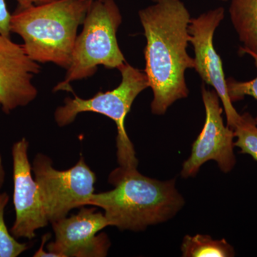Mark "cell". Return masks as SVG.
<instances>
[{"label":"cell","mask_w":257,"mask_h":257,"mask_svg":"<svg viewBox=\"0 0 257 257\" xmlns=\"http://www.w3.org/2000/svg\"><path fill=\"white\" fill-rule=\"evenodd\" d=\"M108 181L114 188L94 193L88 206L101 208L109 226L121 231H145L170 220L184 207L175 179L160 181L142 175L138 169L119 167Z\"/></svg>","instance_id":"obj_2"},{"label":"cell","mask_w":257,"mask_h":257,"mask_svg":"<svg viewBox=\"0 0 257 257\" xmlns=\"http://www.w3.org/2000/svg\"><path fill=\"white\" fill-rule=\"evenodd\" d=\"M93 0H54L20 8L12 15L10 28L24 41L29 57L66 69L72 62L77 30Z\"/></svg>","instance_id":"obj_3"},{"label":"cell","mask_w":257,"mask_h":257,"mask_svg":"<svg viewBox=\"0 0 257 257\" xmlns=\"http://www.w3.org/2000/svg\"><path fill=\"white\" fill-rule=\"evenodd\" d=\"M234 134V147L240 152L250 155L257 162V124L248 112L241 114V119L233 128Z\"/></svg>","instance_id":"obj_14"},{"label":"cell","mask_w":257,"mask_h":257,"mask_svg":"<svg viewBox=\"0 0 257 257\" xmlns=\"http://www.w3.org/2000/svg\"><path fill=\"white\" fill-rule=\"evenodd\" d=\"M230 20L237 34L241 53L257 55V0H231Z\"/></svg>","instance_id":"obj_12"},{"label":"cell","mask_w":257,"mask_h":257,"mask_svg":"<svg viewBox=\"0 0 257 257\" xmlns=\"http://www.w3.org/2000/svg\"><path fill=\"white\" fill-rule=\"evenodd\" d=\"M12 15L7 7L5 0H0V35L10 37Z\"/></svg>","instance_id":"obj_17"},{"label":"cell","mask_w":257,"mask_h":257,"mask_svg":"<svg viewBox=\"0 0 257 257\" xmlns=\"http://www.w3.org/2000/svg\"><path fill=\"white\" fill-rule=\"evenodd\" d=\"M152 1L155 2V3H156V2L159 1V0H152Z\"/></svg>","instance_id":"obj_23"},{"label":"cell","mask_w":257,"mask_h":257,"mask_svg":"<svg viewBox=\"0 0 257 257\" xmlns=\"http://www.w3.org/2000/svg\"><path fill=\"white\" fill-rule=\"evenodd\" d=\"M121 22L114 0H93L82 31L76 39L65 78L55 86L54 92H73L71 83L92 77L99 66L119 69L126 63L116 39Z\"/></svg>","instance_id":"obj_4"},{"label":"cell","mask_w":257,"mask_h":257,"mask_svg":"<svg viewBox=\"0 0 257 257\" xmlns=\"http://www.w3.org/2000/svg\"><path fill=\"white\" fill-rule=\"evenodd\" d=\"M254 119H255V121H256V124H257V115H256V117H254Z\"/></svg>","instance_id":"obj_22"},{"label":"cell","mask_w":257,"mask_h":257,"mask_svg":"<svg viewBox=\"0 0 257 257\" xmlns=\"http://www.w3.org/2000/svg\"><path fill=\"white\" fill-rule=\"evenodd\" d=\"M218 1L226 2L227 0H218Z\"/></svg>","instance_id":"obj_21"},{"label":"cell","mask_w":257,"mask_h":257,"mask_svg":"<svg viewBox=\"0 0 257 257\" xmlns=\"http://www.w3.org/2000/svg\"><path fill=\"white\" fill-rule=\"evenodd\" d=\"M32 170L50 223L66 217L73 209L88 206L94 194L96 175L82 156L74 167L61 171L53 167L50 157L39 153Z\"/></svg>","instance_id":"obj_6"},{"label":"cell","mask_w":257,"mask_h":257,"mask_svg":"<svg viewBox=\"0 0 257 257\" xmlns=\"http://www.w3.org/2000/svg\"><path fill=\"white\" fill-rule=\"evenodd\" d=\"M28 150L29 142L25 138L12 147L15 219L10 231L15 239L30 240L36 236L37 230L46 227L50 221L44 209L38 185L32 176Z\"/></svg>","instance_id":"obj_10"},{"label":"cell","mask_w":257,"mask_h":257,"mask_svg":"<svg viewBox=\"0 0 257 257\" xmlns=\"http://www.w3.org/2000/svg\"><path fill=\"white\" fill-rule=\"evenodd\" d=\"M18 2L20 8H28L32 5L44 4L50 3L54 0H17Z\"/></svg>","instance_id":"obj_19"},{"label":"cell","mask_w":257,"mask_h":257,"mask_svg":"<svg viewBox=\"0 0 257 257\" xmlns=\"http://www.w3.org/2000/svg\"><path fill=\"white\" fill-rule=\"evenodd\" d=\"M139 17L147 40L145 72L153 92L152 112L163 115L189 95L185 72L194 69L187 51L190 14L181 0H159L140 10Z\"/></svg>","instance_id":"obj_1"},{"label":"cell","mask_w":257,"mask_h":257,"mask_svg":"<svg viewBox=\"0 0 257 257\" xmlns=\"http://www.w3.org/2000/svg\"><path fill=\"white\" fill-rule=\"evenodd\" d=\"M84 206L74 215L51 223L55 238L47 246L54 257H104L110 240L105 233L98 234L109 223L104 214Z\"/></svg>","instance_id":"obj_9"},{"label":"cell","mask_w":257,"mask_h":257,"mask_svg":"<svg viewBox=\"0 0 257 257\" xmlns=\"http://www.w3.org/2000/svg\"><path fill=\"white\" fill-rule=\"evenodd\" d=\"M121 82L117 87L107 92H99L89 99H82L74 94V97L64 99L63 106L55 110V119L59 126L72 124L77 115L82 112H94L104 115L114 121L117 128L116 148L117 160L122 168L138 169V160L135 147L125 128V119L134 101L143 91L150 87L145 72L126 62L119 69Z\"/></svg>","instance_id":"obj_5"},{"label":"cell","mask_w":257,"mask_h":257,"mask_svg":"<svg viewBox=\"0 0 257 257\" xmlns=\"http://www.w3.org/2000/svg\"><path fill=\"white\" fill-rule=\"evenodd\" d=\"M252 57L257 69V55L248 54ZM228 94L231 102L242 100L245 96H249L257 100V76L249 81H238L233 78L226 79Z\"/></svg>","instance_id":"obj_16"},{"label":"cell","mask_w":257,"mask_h":257,"mask_svg":"<svg viewBox=\"0 0 257 257\" xmlns=\"http://www.w3.org/2000/svg\"><path fill=\"white\" fill-rule=\"evenodd\" d=\"M9 201L8 193H0V257H18L29 248L27 243L15 239L5 223V211Z\"/></svg>","instance_id":"obj_15"},{"label":"cell","mask_w":257,"mask_h":257,"mask_svg":"<svg viewBox=\"0 0 257 257\" xmlns=\"http://www.w3.org/2000/svg\"><path fill=\"white\" fill-rule=\"evenodd\" d=\"M225 10L222 7L209 10L196 18H191L189 25V42L194 51V69L203 82L214 88L223 104L226 125L234 128L241 119L228 94L227 84L223 64L214 48V32L224 20Z\"/></svg>","instance_id":"obj_8"},{"label":"cell","mask_w":257,"mask_h":257,"mask_svg":"<svg viewBox=\"0 0 257 257\" xmlns=\"http://www.w3.org/2000/svg\"><path fill=\"white\" fill-rule=\"evenodd\" d=\"M0 106H1V105H0Z\"/></svg>","instance_id":"obj_24"},{"label":"cell","mask_w":257,"mask_h":257,"mask_svg":"<svg viewBox=\"0 0 257 257\" xmlns=\"http://www.w3.org/2000/svg\"><path fill=\"white\" fill-rule=\"evenodd\" d=\"M41 67L32 60L23 45L0 35V105L9 114L35 100L38 91L32 79Z\"/></svg>","instance_id":"obj_11"},{"label":"cell","mask_w":257,"mask_h":257,"mask_svg":"<svg viewBox=\"0 0 257 257\" xmlns=\"http://www.w3.org/2000/svg\"><path fill=\"white\" fill-rule=\"evenodd\" d=\"M5 178H6V172H5L3 158H2L1 153H0V190L4 186Z\"/></svg>","instance_id":"obj_20"},{"label":"cell","mask_w":257,"mask_h":257,"mask_svg":"<svg viewBox=\"0 0 257 257\" xmlns=\"http://www.w3.org/2000/svg\"><path fill=\"white\" fill-rule=\"evenodd\" d=\"M184 257H233L234 247L226 239H212L208 235H187L181 246Z\"/></svg>","instance_id":"obj_13"},{"label":"cell","mask_w":257,"mask_h":257,"mask_svg":"<svg viewBox=\"0 0 257 257\" xmlns=\"http://www.w3.org/2000/svg\"><path fill=\"white\" fill-rule=\"evenodd\" d=\"M50 234H46L44 235L43 236H42L41 246H40V247L39 248V249L37 250L36 252L35 253V254L33 255V256H35V257H49V256L53 257V256H52V253L47 252V251H45V249H44V246H45V245L46 244L47 241H48V240L50 239Z\"/></svg>","instance_id":"obj_18"},{"label":"cell","mask_w":257,"mask_h":257,"mask_svg":"<svg viewBox=\"0 0 257 257\" xmlns=\"http://www.w3.org/2000/svg\"><path fill=\"white\" fill-rule=\"evenodd\" d=\"M202 96L205 121L193 144L190 156L182 165L181 175L184 178L195 177L201 167L210 160L215 161L226 174L232 171L236 164L234 130L224 124L219 95L214 89L209 90L203 84Z\"/></svg>","instance_id":"obj_7"}]
</instances>
